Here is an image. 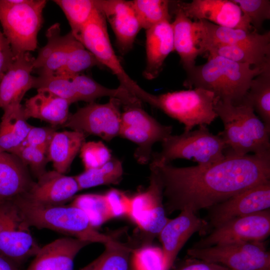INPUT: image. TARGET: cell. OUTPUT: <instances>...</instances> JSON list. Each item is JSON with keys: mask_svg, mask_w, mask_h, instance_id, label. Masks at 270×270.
Returning <instances> with one entry per match:
<instances>
[{"mask_svg": "<svg viewBox=\"0 0 270 270\" xmlns=\"http://www.w3.org/2000/svg\"><path fill=\"white\" fill-rule=\"evenodd\" d=\"M150 166L163 186L166 214L195 213L221 203L250 188L270 181V154L237 156L226 153L222 160L206 166Z\"/></svg>", "mask_w": 270, "mask_h": 270, "instance_id": "cell-1", "label": "cell"}, {"mask_svg": "<svg viewBox=\"0 0 270 270\" xmlns=\"http://www.w3.org/2000/svg\"><path fill=\"white\" fill-rule=\"evenodd\" d=\"M263 69L220 56H208L204 64L196 66L186 72L184 85L190 89L210 91L218 100L237 105L246 96L253 78Z\"/></svg>", "mask_w": 270, "mask_h": 270, "instance_id": "cell-2", "label": "cell"}, {"mask_svg": "<svg viewBox=\"0 0 270 270\" xmlns=\"http://www.w3.org/2000/svg\"><path fill=\"white\" fill-rule=\"evenodd\" d=\"M214 109L224 124L218 132L226 146V152L237 156L270 154V132L248 103L234 105L217 100Z\"/></svg>", "mask_w": 270, "mask_h": 270, "instance_id": "cell-3", "label": "cell"}, {"mask_svg": "<svg viewBox=\"0 0 270 270\" xmlns=\"http://www.w3.org/2000/svg\"><path fill=\"white\" fill-rule=\"evenodd\" d=\"M12 200L30 227L51 230L91 244H104L113 239L99 232L82 210L70 204L44 205L30 202L22 196Z\"/></svg>", "mask_w": 270, "mask_h": 270, "instance_id": "cell-4", "label": "cell"}, {"mask_svg": "<svg viewBox=\"0 0 270 270\" xmlns=\"http://www.w3.org/2000/svg\"><path fill=\"white\" fill-rule=\"evenodd\" d=\"M46 0H0V24L14 58L34 51Z\"/></svg>", "mask_w": 270, "mask_h": 270, "instance_id": "cell-5", "label": "cell"}, {"mask_svg": "<svg viewBox=\"0 0 270 270\" xmlns=\"http://www.w3.org/2000/svg\"><path fill=\"white\" fill-rule=\"evenodd\" d=\"M160 152H152L150 162L170 164L176 159H186L206 166L222 160L226 146L218 134L210 132L206 126H200L194 130L170 134L162 142Z\"/></svg>", "mask_w": 270, "mask_h": 270, "instance_id": "cell-6", "label": "cell"}, {"mask_svg": "<svg viewBox=\"0 0 270 270\" xmlns=\"http://www.w3.org/2000/svg\"><path fill=\"white\" fill-rule=\"evenodd\" d=\"M218 99L214 92L195 88L152 94L149 104L182 124L188 132L196 126L209 125L218 118L214 109Z\"/></svg>", "mask_w": 270, "mask_h": 270, "instance_id": "cell-7", "label": "cell"}, {"mask_svg": "<svg viewBox=\"0 0 270 270\" xmlns=\"http://www.w3.org/2000/svg\"><path fill=\"white\" fill-rule=\"evenodd\" d=\"M79 40L102 66H106L116 75L122 87L142 102L148 92L142 89L125 71L116 56L110 40L106 20L97 8L82 30Z\"/></svg>", "mask_w": 270, "mask_h": 270, "instance_id": "cell-8", "label": "cell"}, {"mask_svg": "<svg viewBox=\"0 0 270 270\" xmlns=\"http://www.w3.org/2000/svg\"><path fill=\"white\" fill-rule=\"evenodd\" d=\"M12 199L0 200V256L20 268L40 248Z\"/></svg>", "mask_w": 270, "mask_h": 270, "instance_id": "cell-9", "label": "cell"}, {"mask_svg": "<svg viewBox=\"0 0 270 270\" xmlns=\"http://www.w3.org/2000/svg\"><path fill=\"white\" fill-rule=\"evenodd\" d=\"M172 131V126L162 124L142 106H124L122 113L119 136L137 146L134 154L140 164L150 162L154 144L162 142Z\"/></svg>", "mask_w": 270, "mask_h": 270, "instance_id": "cell-10", "label": "cell"}, {"mask_svg": "<svg viewBox=\"0 0 270 270\" xmlns=\"http://www.w3.org/2000/svg\"><path fill=\"white\" fill-rule=\"evenodd\" d=\"M192 258L222 265L230 270H270V256L262 242H238L192 248Z\"/></svg>", "mask_w": 270, "mask_h": 270, "instance_id": "cell-11", "label": "cell"}, {"mask_svg": "<svg viewBox=\"0 0 270 270\" xmlns=\"http://www.w3.org/2000/svg\"><path fill=\"white\" fill-rule=\"evenodd\" d=\"M270 234L268 210L230 220L213 228L193 248H204L238 242H262Z\"/></svg>", "mask_w": 270, "mask_h": 270, "instance_id": "cell-12", "label": "cell"}, {"mask_svg": "<svg viewBox=\"0 0 270 270\" xmlns=\"http://www.w3.org/2000/svg\"><path fill=\"white\" fill-rule=\"evenodd\" d=\"M120 104L121 102L114 98H110L106 104L89 103L70 114L63 126L110 142L119 136L122 114Z\"/></svg>", "mask_w": 270, "mask_h": 270, "instance_id": "cell-13", "label": "cell"}, {"mask_svg": "<svg viewBox=\"0 0 270 270\" xmlns=\"http://www.w3.org/2000/svg\"><path fill=\"white\" fill-rule=\"evenodd\" d=\"M270 207V181L241 192L210 208L208 232L236 218L268 210Z\"/></svg>", "mask_w": 270, "mask_h": 270, "instance_id": "cell-14", "label": "cell"}, {"mask_svg": "<svg viewBox=\"0 0 270 270\" xmlns=\"http://www.w3.org/2000/svg\"><path fill=\"white\" fill-rule=\"evenodd\" d=\"M184 14L194 21L204 20L215 24L244 30H253L248 18L232 0H193L173 1Z\"/></svg>", "mask_w": 270, "mask_h": 270, "instance_id": "cell-15", "label": "cell"}, {"mask_svg": "<svg viewBox=\"0 0 270 270\" xmlns=\"http://www.w3.org/2000/svg\"><path fill=\"white\" fill-rule=\"evenodd\" d=\"M208 222L190 210L170 219L158 234L162 245L164 270H170L183 246L196 232H208Z\"/></svg>", "mask_w": 270, "mask_h": 270, "instance_id": "cell-16", "label": "cell"}, {"mask_svg": "<svg viewBox=\"0 0 270 270\" xmlns=\"http://www.w3.org/2000/svg\"><path fill=\"white\" fill-rule=\"evenodd\" d=\"M95 3L110 24L119 51L122 54L128 53L142 29L132 1L95 0Z\"/></svg>", "mask_w": 270, "mask_h": 270, "instance_id": "cell-17", "label": "cell"}, {"mask_svg": "<svg viewBox=\"0 0 270 270\" xmlns=\"http://www.w3.org/2000/svg\"><path fill=\"white\" fill-rule=\"evenodd\" d=\"M80 190L74 176L53 170L40 176L29 190L20 196L36 204L58 206L65 204Z\"/></svg>", "mask_w": 270, "mask_h": 270, "instance_id": "cell-18", "label": "cell"}, {"mask_svg": "<svg viewBox=\"0 0 270 270\" xmlns=\"http://www.w3.org/2000/svg\"><path fill=\"white\" fill-rule=\"evenodd\" d=\"M34 60L30 52L16 57L0 80V108L3 110L22 104L26 93L34 88L36 76L31 74Z\"/></svg>", "mask_w": 270, "mask_h": 270, "instance_id": "cell-19", "label": "cell"}, {"mask_svg": "<svg viewBox=\"0 0 270 270\" xmlns=\"http://www.w3.org/2000/svg\"><path fill=\"white\" fill-rule=\"evenodd\" d=\"M197 46L200 54L212 44L264 45L270 44V32H258L222 26L204 20L194 21Z\"/></svg>", "mask_w": 270, "mask_h": 270, "instance_id": "cell-20", "label": "cell"}, {"mask_svg": "<svg viewBox=\"0 0 270 270\" xmlns=\"http://www.w3.org/2000/svg\"><path fill=\"white\" fill-rule=\"evenodd\" d=\"M46 37L47 43L34 58V70H38L39 75H60L76 38L70 32L61 36L58 23L54 24L47 30Z\"/></svg>", "mask_w": 270, "mask_h": 270, "instance_id": "cell-21", "label": "cell"}, {"mask_svg": "<svg viewBox=\"0 0 270 270\" xmlns=\"http://www.w3.org/2000/svg\"><path fill=\"white\" fill-rule=\"evenodd\" d=\"M90 244L71 236L56 239L40 247L26 270H74L76 256Z\"/></svg>", "mask_w": 270, "mask_h": 270, "instance_id": "cell-22", "label": "cell"}, {"mask_svg": "<svg viewBox=\"0 0 270 270\" xmlns=\"http://www.w3.org/2000/svg\"><path fill=\"white\" fill-rule=\"evenodd\" d=\"M146 64L142 75L148 80L156 78L168 56L174 50L170 20H164L146 30Z\"/></svg>", "mask_w": 270, "mask_h": 270, "instance_id": "cell-23", "label": "cell"}, {"mask_svg": "<svg viewBox=\"0 0 270 270\" xmlns=\"http://www.w3.org/2000/svg\"><path fill=\"white\" fill-rule=\"evenodd\" d=\"M28 167L16 155L0 152V200L26 194L34 183Z\"/></svg>", "mask_w": 270, "mask_h": 270, "instance_id": "cell-24", "label": "cell"}, {"mask_svg": "<svg viewBox=\"0 0 270 270\" xmlns=\"http://www.w3.org/2000/svg\"><path fill=\"white\" fill-rule=\"evenodd\" d=\"M70 103L49 92L38 91L22 106L26 120L34 118L53 126L64 125L70 116Z\"/></svg>", "mask_w": 270, "mask_h": 270, "instance_id": "cell-25", "label": "cell"}, {"mask_svg": "<svg viewBox=\"0 0 270 270\" xmlns=\"http://www.w3.org/2000/svg\"><path fill=\"white\" fill-rule=\"evenodd\" d=\"M174 4L173 1H172ZM174 20L172 22L174 48L178 54L186 72L196 65V60L200 54L197 46L194 23L174 4Z\"/></svg>", "mask_w": 270, "mask_h": 270, "instance_id": "cell-26", "label": "cell"}, {"mask_svg": "<svg viewBox=\"0 0 270 270\" xmlns=\"http://www.w3.org/2000/svg\"><path fill=\"white\" fill-rule=\"evenodd\" d=\"M86 135L75 130L56 132L46 152L54 170L64 174L85 142Z\"/></svg>", "mask_w": 270, "mask_h": 270, "instance_id": "cell-27", "label": "cell"}, {"mask_svg": "<svg viewBox=\"0 0 270 270\" xmlns=\"http://www.w3.org/2000/svg\"><path fill=\"white\" fill-rule=\"evenodd\" d=\"M75 90L78 102L89 103L102 97L108 96L119 100L124 106H142V102L124 88L118 86L110 88L98 83L90 77L82 74L70 78Z\"/></svg>", "mask_w": 270, "mask_h": 270, "instance_id": "cell-28", "label": "cell"}, {"mask_svg": "<svg viewBox=\"0 0 270 270\" xmlns=\"http://www.w3.org/2000/svg\"><path fill=\"white\" fill-rule=\"evenodd\" d=\"M210 56H220L241 64L263 69L270 64V44L264 45L212 44L203 50Z\"/></svg>", "mask_w": 270, "mask_h": 270, "instance_id": "cell-29", "label": "cell"}, {"mask_svg": "<svg viewBox=\"0 0 270 270\" xmlns=\"http://www.w3.org/2000/svg\"><path fill=\"white\" fill-rule=\"evenodd\" d=\"M22 104L4 110L0 124V152L21 145L32 126L28 123Z\"/></svg>", "mask_w": 270, "mask_h": 270, "instance_id": "cell-30", "label": "cell"}, {"mask_svg": "<svg viewBox=\"0 0 270 270\" xmlns=\"http://www.w3.org/2000/svg\"><path fill=\"white\" fill-rule=\"evenodd\" d=\"M242 101L250 105L270 132V64L253 78Z\"/></svg>", "mask_w": 270, "mask_h": 270, "instance_id": "cell-31", "label": "cell"}, {"mask_svg": "<svg viewBox=\"0 0 270 270\" xmlns=\"http://www.w3.org/2000/svg\"><path fill=\"white\" fill-rule=\"evenodd\" d=\"M104 245V252L80 270H128L133 249L114 239Z\"/></svg>", "mask_w": 270, "mask_h": 270, "instance_id": "cell-32", "label": "cell"}, {"mask_svg": "<svg viewBox=\"0 0 270 270\" xmlns=\"http://www.w3.org/2000/svg\"><path fill=\"white\" fill-rule=\"evenodd\" d=\"M123 172L122 162L112 158L104 164L85 170L74 177L81 190L100 185L118 184L122 178Z\"/></svg>", "mask_w": 270, "mask_h": 270, "instance_id": "cell-33", "label": "cell"}, {"mask_svg": "<svg viewBox=\"0 0 270 270\" xmlns=\"http://www.w3.org/2000/svg\"><path fill=\"white\" fill-rule=\"evenodd\" d=\"M64 14L70 32L78 40L85 24L96 9L95 0H54Z\"/></svg>", "mask_w": 270, "mask_h": 270, "instance_id": "cell-34", "label": "cell"}, {"mask_svg": "<svg viewBox=\"0 0 270 270\" xmlns=\"http://www.w3.org/2000/svg\"><path fill=\"white\" fill-rule=\"evenodd\" d=\"M71 205L82 210L96 228L114 218L105 194H86L76 196Z\"/></svg>", "mask_w": 270, "mask_h": 270, "instance_id": "cell-35", "label": "cell"}, {"mask_svg": "<svg viewBox=\"0 0 270 270\" xmlns=\"http://www.w3.org/2000/svg\"><path fill=\"white\" fill-rule=\"evenodd\" d=\"M132 4L142 28L146 30L164 20H170V1L134 0Z\"/></svg>", "mask_w": 270, "mask_h": 270, "instance_id": "cell-36", "label": "cell"}, {"mask_svg": "<svg viewBox=\"0 0 270 270\" xmlns=\"http://www.w3.org/2000/svg\"><path fill=\"white\" fill-rule=\"evenodd\" d=\"M34 88L66 100L71 104L78 102L72 82L66 76L39 75L36 77Z\"/></svg>", "mask_w": 270, "mask_h": 270, "instance_id": "cell-37", "label": "cell"}, {"mask_svg": "<svg viewBox=\"0 0 270 270\" xmlns=\"http://www.w3.org/2000/svg\"><path fill=\"white\" fill-rule=\"evenodd\" d=\"M95 66H102L77 39L74 41L64 72L60 76L70 78Z\"/></svg>", "mask_w": 270, "mask_h": 270, "instance_id": "cell-38", "label": "cell"}, {"mask_svg": "<svg viewBox=\"0 0 270 270\" xmlns=\"http://www.w3.org/2000/svg\"><path fill=\"white\" fill-rule=\"evenodd\" d=\"M248 18L254 30L260 28L264 22L270 19V0H232Z\"/></svg>", "mask_w": 270, "mask_h": 270, "instance_id": "cell-39", "label": "cell"}, {"mask_svg": "<svg viewBox=\"0 0 270 270\" xmlns=\"http://www.w3.org/2000/svg\"><path fill=\"white\" fill-rule=\"evenodd\" d=\"M133 270H164L162 250L152 246H146L132 252Z\"/></svg>", "mask_w": 270, "mask_h": 270, "instance_id": "cell-40", "label": "cell"}, {"mask_svg": "<svg viewBox=\"0 0 270 270\" xmlns=\"http://www.w3.org/2000/svg\"><path fill=\"white\" fill-rule=\"evenodd\" d=\"M10 152L18 158L37 178L46 172V166L48 162L46 153L32 146L21 144Z\"/></svg>", "mask_w": 270, "mask_h": 270, "instance_id": "cell-41", "label": "cell"}, {"mask_svg": "<svg viewBox=\"0 0 270 270\" xmlns=\"http://www.w3.org/2000/svg\"><path fill=\"white\" fill-rule=\"evenodd\" d=\"M80 152L85 170L100 167L112 158L110 150L101 141L85 142Z\"/></svg>", "mask_w": 270, "mask_h": 270, "instance_id": "cell-42", "label": "cell"}, {"mask_svg": "<svg viewBox=\"0 0 270 270\" xmlns=\"http://www.w3.org/2000/svg\"><path fill=\"white\" fill-rule=\"evenodd\" d=\"M56 132L54 128L49 127L32 126L22 144L38 148L46 154L50 142Z\"/></svg>", "mask_w": 270, "mask_h": 270, "instance_id": "cell-43", "label": "cell"}, {"mask_svg": "<svg viewBox=\"0 0 270 270\" xmlns=\"http://www.w3.org/2000/svg\"><path fill=\"white\" fill-rule=\"evenodd\" d=\"M105 195L114 218L128 214L130 198L115 189L110 190Z\"/></svg>", "mask_w": 270, "mask_h": 270, "instance_id": "cell-44", "label": "cell"}, {"mask_svg": "<svg viewBox=\"0 0 270 270\" xmlns=\"http://www.w3.org/2000/svg\"><path fill=\"white\" fill-rule=\"evenodd\" d=\"M14 58L10 43L0 29V80L10 67Z\"/></svg>", "mask_w": 270, "mask_h": 270, "instance_id": "cell-45", "label": "cell"}, {"mask_svg": "<svg viewBox=\"0 0 270 270\" xmlns=\"http://www.w3.org/2000/svg\"><path fill=\"white\" fill-rule=\"evenodd\" d=\"M176 270H230L228 268L214 262L192 258L184 262Z\"/></svg>", "mask_w": 270, "mask_h": 270, "instance_id": "cell-46", "label": "cell"}, {"mask_svg": "<svg viewBox=\"0 0 270 270\" xmlns=\"http://www.w3.org/2000/svg\"><path fill=\"white\" fill-rule=\"evenodd\" d=\"M0 270H21L20 268L9 260L0 256Z\"/></svg>", "mask_w": 270, "mask_h": 270, "instance_id": "cell-47", "label": "cell"}]
</instances>
